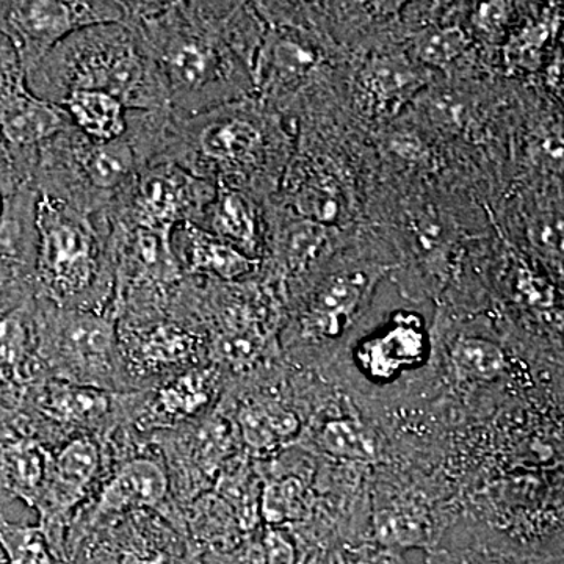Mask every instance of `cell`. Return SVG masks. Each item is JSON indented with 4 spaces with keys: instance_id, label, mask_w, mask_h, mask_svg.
Returning a JSON list of instances; mask_svg holds the SVG:
<instances>
[{
    "instance_id": "obj_16",
    "label": "cell",
    "mask_w": 564,
    "mask_h": 564,
    "mask_svg": "<svg viewBox=\"0 0 564 564\" xmlns=\"http://www.w3.org/2000/svg\"><path fill=\"white\" fill-rule=\"evenodd\" d=\"M70 126L61 106L36 98L21 77L0 85V132L11 147L36 155L44 143Z\"/></svg>"
},
{
    "instance_id": "obj_27",
    "label": "cell",
    "mask_w": 564,
    "mask_h": 564,
    "mask_svg": "<svg viewBox=\"0 0 564 564\" xmlns=\"http://www.w3.org/2000/svg\"><path fill=\"white\" fill-rule=\"evenodd\" d=\"M419 77L413 68L399 61L375 63L367 73V88L381 101L397 98L410 91L417 84Z\"/></svg>"
},
{
    "instance_id": "obj_35",
    "label": "cell",
    "mask_w": 564,
    "mask_h": 564,
    "mask_svg": "<svg viewBox=\"0 0 564 564\" xmlns=\"http://www.w3.org/2000/svg\"><path fill=\"white\" fill-rule=\"evenodd\" d=\"M182 564H203L202 560L198 558V555L195 554V552H191V555L185 558V562Z\"/></svg>"
},
{
    "instance_id": "obj_32",
    "label": "cell",
    "mask_w": 564,
    "mask_h": 564,
    "mask_svg": "<svg viewBox=\"0 0 564 564\" xmlns=\"http://www.w3.org/2000/svg\"><path fill=\"white\" fill-rule=\"evenodd\" d=\"M299 209L306 215L307 218L314 220H332L337 212V204L334 202L333 195L323 188H306L300 193Z\"/></svg>"
},
{
    "instance_id": "obj_25",
    "label": "cell",
    "mask_w": 564,
    "mask_h": 564,
    "mask_svg": "<svg viewBox=\"0 0 564 564\" xmlns=\"http://www.w3.org/2000/svg\"><path fill=\"white\" fill-rule=\"evenodd\" d=\"M466 47V36L458 28H433L419 33L414 50L426 65L444 66L455 61Z\"/></svg>"
},
{
    "instance_id": "obj_12",
    "label": "cell",
    "mask_w": 564,
    "mask_h": 564,
    "mask_svg": "<svg viewBox=\"0 0 564 564\" xmlns=\"http://www.w3.org/2000/svg\"><path fill=\"white\" fill-rule=\"evenodd\" d=\"M225 422L210 413L192 425L151 436L165 464L174 503L181 511L206 494L229 452L231 436Z\"/></svg>"
},
{
    "instance_id": "obj_9",
    "label": "cell",
    "mask_w": 564,
    "mask_h": 564,
    "mask_svg": "<svg viewBox=\"0 0 564 564\" xmlns=\"http://www.w3.org/2000/svg\"><path fill=\"white\" fill-rule=\"evenodd\" d=\"M223 384L225 373L207 362L154 388L121 392L122 425L151 437L203 421L217 410Z\"/></svg>"
},
{
    "instance_id": "obj_4",
    "label": "cell",
    "mask_w": 564,
    "mask_h": 564,
    "mask_svg": "<svg viewBox=\"0 0 564 564\" xmlns=\"http://www.w3.org/2000/svg\"><path fill=\"white\" fill-rule=\"evenodd\" d=\"M121 392L144 391L209 362L206 333L174 313L118 317Z\"/></svg>"
},
{
    "instance_id": "obj_24",
    "label": "cell",
    "mask_w": 564,
    "mask_h": 564,
    "mask_svg": "<svg viewBox=\"0 0 564 564\" xmlns=\"http://www.w3.org/2000/svg\"><path fill=\"white\" fill-rule=\"evenodd\" d=\"M261 511L269 527L299 519L303 511L302 481L293 477L269 481L262 492Z\"/></svg>"
},
{
    "instance_id": "obj_5",
    "label": "cell",
    "mask_w": 564,
    "mask_h": 564,
    "mask_svg": "<svg viewBox=\"0 0 564 564\" xmlns=\"http://www.w3.org/2000/svg\"><path fill=\"white\" fill-rule=\"evenodd\" d=\"M137 511H155L187 536L184 514L174 503L165 464L152 441L115 464L90 502L77 513L66 538V563L99 527Z\"/></svg>"
},
{
    "instance_id": "obj_7",
    "label": "cell",
    "mask_w": 564,
    "mask_h": 564,
    "mask_svg": "<svg viewBox=\"0 0 564 564\" xmlns=\"http://www.w3.org/2000/svg\"><path fill=\"white\" fill-rule=\"evenodd\" d=\"M214 195L202 177L172 162L141 169L118 202L107 212L111 220L172 236L180 223H196Z\"/></svg>"
},
{
    "instance_id": "obj_11",
    "label": "cell",
    "mask_w": 564,
    "mask_h": 564,
    "mask_svg": "<svg viewBox=\"0 0 564 564\" xmlns=\"http://www.w3.org/2000/svg\"><path fill=\"white\" fill-rule=\"evenodd\" d=\"M188 538L155 511L111 519L85 541L69 564H182Z\"/></svg>"
},
{
    "instance_id": "obj_30",
    "label": "cell",
    "mask_w": 564,
    "mask_h": 564,
    "mask_svg": "<svg viewBox=\"0 0 564 564\" xmlns=\"http://www.w3.org/2000/svg\"><path fill=\"white\" fill-rule=\"evenodd\" d=\"M262 564H299V549L295 541L281 527H269L262 534Z\"/></svg>"
},
{
    "instance_id": "obj_3",
    "label": "cell",
    "mask_w": 564,
    "mask_h": 564,
    "mask_svg": "<svg viewBox=\"0 0 564 564\" xmlns=\"http://www.w3.org/2000/svg\"><path fill=\"white\" fill-rule=\"evenodd\" d=\"M40 356L47 377L121 392L117 310H62L36 299Z\"/></svg>"
},
{
    "instance_id": "obj_20",
    "label": "cell",
    "mask_w": 564,
    "mask_h": 564,
    "mask_svg": "<svg viewBox=\"0 0 564 564\" xmlns=\"http://www.w3.org/2000/svg\"><path fill=\"white\" fill-rule=\"evenodd\" d=\"M236 426L250 451L267 454L295 434L299 421L272 399L251 395L237 404Z\"/></svg>"
},
{
    "instance_id": "obj_1",
    "label": "cell",
    "mask_w": 564,
    "mask_h": 564,
    "mask_svg": "<svg viewBox=\"0 0 564 564\" xmlns=\"http://www.w3.org/2000/svg\"><path fill=\"white\" fill-rule=\"evenodd\" d=\"M29 90L61 106L74 90L102 91L129 110H169L161 74L131 25L96 24L70 33L25 76Z\"/></svg>"
},
{
    "instance_id": "obj_17",
    "label": "cell",
    "mask_w": 564,
    "mask_h": 564,
    "mask_svg": "<svg viewBox=\"0 0 564 564\" xmlns=\"http://www.w3.org/2000/svg\"><path fill=\"white\" fill-rule=\"evenodd\" d=\"M182 273L188 278L237 281L254 272L258 262L191 221L180 223L170 236Z\"/></svg>"
},
{
    "instance_id": "obj_14",
    "label": "cell",
    "mask_w": 564,
    "mask_h": 564,
    "mask_svg": "<svg viewBox=\"0 0 564 564\" xmlns=\"http://www.w3.org/2000/svg\"><path fill=\"white\" fill-rule=\"evenodd\" d=\"M47 378L40 356L35 295L0 311V408L22 410Z\"/></svg>"
},
{
    "instance_id": "obj_2",
    "label": "cell",
    "mask_w": 564,
    "mask_h": 564,
    "mask_svg": "<svg viewBox=\"0 0 564 564\" xmlns=\"http://www.w3.org/2000/svg\"><path fill=\"white\" fill-rule=\"evenodd\" d=\"M35 296L62 310L115 307L113 252L101 215L36 193Z\"/></svg>"
},
{
    "instance_id": "obj_23",
    "label": "cell",
    "mask_w": 564,
    "mask_h": 564,
    "mask_svg": "<svg viewBox=\"0 0 564 564\" xmlns=\"http://www.w3.org/2000/svg\"><path fill=\"white\" fill-rule=\"evenodd\" d=\"M452 358L458 372L474 380H492L502 372L503 352L496 344L477 337H464L455 344Z\"/></svg>"
},
{
    "instance_id": "obj_34",
    "label": "cell",
    "mask_w": 564,
    "mask_h": 564,
    "mask_svg": "<svg viewBox=\"0 0 564 564\" xmlns=\"http://www.w3.org/2000/svg\"><path fill=\"white\" fill-rule=\"evenodd\" d=\"M340 564H402L393 555L373 554V552H358V554L344 555Z\"/></svg>"
},
{
    "instance_id": "obj_36",
    "label": "cell",
    "mask_w": 564,
    "mask_h": 564,
    "mask_svg": "<svg viewBox=\"0 0 564 564\" xmlns=\"http://www.w3.org/2000/svg\"><path fill=\"white\" fill-rule=\"evenodd\" d=\"M77 564H91V563H88V562H84V563H77Z\"/></svg>"
},
{
    "instance_id": "obj_19",
    "label": "cell",
    "mask_w": 564,
    "mask_h": 564,
    "mask_svg": "<svg viewBox=\"0 0 564 564\" xmlns=\"http://www.w3.org/2000/svg\"><path fill=\"white\" fill-rule=\"evenodd\" d=\"M61 107L70 124L96 143H109L128 132V107L107 93L74 90L62 99Z\"/></svg>"
},
{
    "instance_id": "obj_21",
    "label": "cell",
    "mask_w": 564,
    "mask_h": 564,
    "mask_svg": "<svg viewBox=\"0 0 564 564\" xmlns=\"http://www.w3.org/2000/svg\"><path fill=\"white\" fill-rule=\"evenodd\" d=\"M207 218L210 234L225 240L237 250L247 248L252 251L258 242V220L252 204L240 192L223 188L209 206L204 209L202 218ZM198 223V221H196Z\"/></svg>"
},
{
    "instance_id": "obj_22",
    "label": "cell",
    "mask_w": 564,
    "mask_h": 564,
    "mask_svg": "<svg viewBox=\"0 0 564 564\" xmlns=\"http://www.w3.org/2000/svg\"><path fill=\"white\" fill-rule=\"evenodd\" d=\"M3 564H66L54 554L39 525L14 524L0 514Z\"/></svg>"
},
{
    "instance_id": "obj_26",
    "label": "cell",
    "mask_w": 564,
    "mask_h": 564,
    "mask_svg": "<svg viewBox=\"0 0 564 564\" xmlns=\"http://www.w3.org/2000/svg\"><path fill=\"white\" fill-rule=\"evenodd\" d=\"M322 444L329 454L340 458L369 459L373 455L367 434L351 421H333L323 429Z\"/></svg>"
},
{
    "instance_id": "obj_33",
    "label": "cell",
    "mask_w": 564,
    "mask_h": 564,
    "mask_svg": "<svg viewBox=\"0 0 564 564\" xmlns=\"http://www.w3.org/2000/svg\"><path fill=\"white\" fill-rule=\"evenodd\" d=\"M508 18L507 3L503 2H489L481 3L478 7L477 14H475V22L478 28L485 29L488 32L499 31Z\"/></svg>"
},
{
    "instance_id": "obj_8",
    "label": "cell",
    "mask_w": 564,
    "mask_h": 564,
    "mask_svg": "<svg viewBox=\"0 0 564 564\" xmlns=\"http://www.w3.org/2000/svg\"><path fill=\"white\" fill-rule=\"evenodd\" d=\"M128 2H36L0 3V24L17 47L25 73L70 33L96 24H124Z\"/></svg>"
},
{
    "instance_id": "obj_18",
    "label": "cell",
    "mask_w": 564,
    "mask_h": 564,
    "mask_svg": "<svg viewBox=\"0 0 564 564\" xmlns=\"http://www.w3.org/2000/svg\"><path fill=\"white\" fill-rule=\"evenodd\" d=\"M369 288V276L358 272L336 274L323 282L303 315L306 336L321 339L339 336Z\"/></svg>"
},
{
    "instance_id": "obj_15",
    "label": "cell",
    "mask_w": 564,
    "mask_h": 564,
    "mask_svg": "<svg viewBox=\"0 0 564 564\" xmlns=\"http://www.w3.org/2000/svg\"><path fill=\"white\" fill-rule=\"evenodd\" d=\"M426 343L425 329L417 317H397L359 345L356 364L373 384H391L421 366Z\"/></svg>"
},
{
    "instance_id": "obj_10",
    "label": "cell",
    "mask_w": 564,
    "mask_h": 564,
    "mask_svg": "<svg viewBox=\"0 0 564 564\" xmlns=\"http://www.w3.org/2000/svg\"><path fill=\"white\" fill-rule=\"evenodd\" d=\"M52 451L70 437H104L121 423V392L44 378L22 408Z\"/></svg>"
},
{
    "instance_id": "obj_37",
    "label": "cell",
    "mask_w": 564,
    "mask_h": 564,
    "mask_svg": "<svg viewBox=\"0 0 564 564\" xmlns=\"http://www.w3.org/2000/svg\"><path fill=\"white\" fill-rule=\"evenodd\" d=\"M0 564H3V562H0Z\"/></svg>"
},
{
    "instance_id": "obj_13",
    "label": "cell",
    "mask_w": 564,
    "mask_h": 564,
    "mask_svg": "<svg viewBox=\"0 0 564 564\" xmlns=\"http://www.w3.org/2000/svg\"><path fill=\"white\" fill-rule=\"evenodd\" d=\"M54 451L41 440L31 415L0 408V508L13 502L35 508Z\"/></svg>"
},
{
    "instance_id": "obj_31",
    "label": "cell",
    "mask_w": 564,
    "mask_h": 564,
    "mask_svg": "<svg viewBox=\"0 0 564 564\" xmlns=\"http://www.w3.org/2000/svg\"><path fill=\"white\" fill-rule=\"evenodd\" d=\"M318 243H321V232H318L317 226L311 225V223L296 225L289 229L288 237H285V254L289 256V261L302 262L307 256L313 254Z\"/></svg>"
},
{
    "instance_id": "obj_6",
    "label": "cell",
    "mask_w": 564,
    "mask_h": 564,
    "mask_svg": "<svg viewBox=\"0 0 564 564\" xmlns=\"http://www.w3.org/2000/svg\"><path fill=\"white\" fill-rule=\"evenodd\" d=\"M111 463L101 437H70L52 455L50 474L35 511L40 527L54 554L66 563L65 545L70 524L85 507L104 478Z\"/></svg>"
},
{
    "instance_id": "obj_28",
    "label": "cell",
    "mask_w": 564,
    "mask_h": 564,
    "mask_svg": "<svg viewBox=\"0 0 564 564\" xmlns=\"http://www.w3.org/2000/svg\"><path fill=\"white\" fill-rule=\"evenodd\" d=\"M429 564H558L556 560L496 547H467L434 555Z\"/></svg>"
},
{
    "instance_id": "obj_29",
    "label": "cell",
    "mask_w": 564,
    "mask_h": 564,
    "mask_svg": "<svg viewBox=\"0 0 564 564\" xmlns=\"http://www.w3.org/2000/svg\"><path fill=\"white\" fill-rule=\"evenodd\" d=\"M313 63V55L292 41L280 40L270 50L265 66L270 79L282 82L293 80L302 76ZM265 69V70H267Z\"/></svg>"
}]
</instances>
